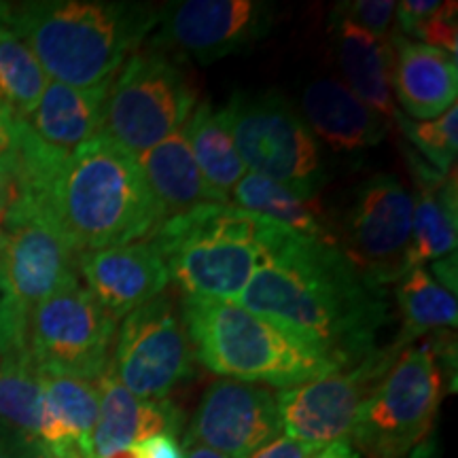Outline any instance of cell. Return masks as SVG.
Here are the masks:
<instances>
[{
  "label": "cell",
  "mask_w": 458,
  "mask_h": 458,
  "mask_svg": "<svg viewBox=\"0 0 458 458\" xmlns=\"http://www.w3.org/2000/svg\"><path fill=\"white\" fill-rule=\"evenodd\" d=\"M9 7H11V4H7V3H0V28L7 26V20H9Z\"/></svg>",
  "instance_id": "f6af8a7d"
},
{
  "label": "cell",
  "mask_w": 458,
  "mask_h": 458,
  "mask_svg": "<svg viewBox=\"0 0 458 458\" xmlns=\"http://www.w3.org/2000/svg\"><path fill=\"white\" fill-rule=\"evenodd\" d=\"M405 159L418 193L411 215V266L422 267L428 261L433 263L456 253V172L442 174L410 148L405 151Z\"/></svg>",
  "instance_id": "44dd1931"
},
{
  "label": "cell",
  "mask_w": 458,
  "mask_h": 458,
  "mask_svg": "<svg viewBox=\"0 0 458 458\" xmlns=\"http://www.w3.org/2000/svg\"><path fill=\"white\" fill-rule=\"evenodd\" d=\"M47 83L30 47L7 26L0 28V106L15 119H28Z\"/></svg>",
  "instance_id": "f1b7e54d"
},
{
  "label": "cell",
  "mask_w": 458,
  "mask_h": 458,
  "mask_svg": "<svg viewBox=\"0 0 458 458\" xmlns=\"http://www.w3.org/2000/svg\"><path fill=\"white\" fill-rule=\"evenodd\" d=\"M310 458H359L357 452H354L352 444L348 439H342V442H334L329 445H323L317 454Z\"/></svg>",
  "instance_id": "60d3db41"
},
{
  "label": "cell",
  "mask_w": 458,
  "mask_h": 458,
  "mask_svg": "<svg viewBox=\"0 0 458 458\" xmlns=\"http://www.w3.org/2000/svg\"><path fill=\"white\" fill-rule=\"evenodd\" d=\"M3 232L0 272L21 310L30 314L47 297L79 283V253L45 216L13 215Z\"/></svg>",
  "instance_id": "9a60e30c"
},
{
  "label": "cell",
  "mask_w": 458,
  "mask_h": 458,
  "mask_svg": "<svg viewBox=\"0 0 458 458\" xmlns=\"http://www.w3.org/2000/svg\"><path fill=\"white\" fill-rule=\"evenodd\" d=\"M181 306L193 357L213 374L284 391L337 369L236 301L185 295Z\"/></svg>",
  "instance_id": "5b68a950"
},
{
  "label": "cell",
  "mask_w": 458,
  "mask_h": 458,
  "mask_svg": "<svg viewBox=\"0 0 458 458\" xmlns=\"http://www.w3.org/2000/svg\"><path fill=\"white\" fill-rule=\"evenodd\" d=\"M136 458H185V450L174 433H159L131 445Z\"/></svg>",
  "instance_id": "e575fe53"
},
{
  "label": "cell",
  "mask_w": 458,
  "mask_h": 458,
  "mask_svg": "<svg viewBox=\"0 0 458 458\" xmlns=\"http://www.w3.org/2000/svg\"><path fill=\"white\" fill-rule=\"evenodd\" d=\"M401 312V331L393 348L403 351L418 337L454 331L458 323L456 295L445 291L425 267H411L394 291Z\"/></svg>",
  "instance_id": "4316f807"
},
{
  "label": "cell",
  "mask_w": 458,
  "mask_h": 458,
  "mask_svg": "<svg viewBox=\"0 0 458 458\" xmlns=\"http://www.w3.org/2000/svg\"><path fill=\"white\" fill-rule=\"evenodd\" d=\"M24 458H54V456H51L49 452H45L38 444H34Z\"/></svg>",
  "instance_id": "ee69618b"
},
{
  "label": "cell",
  "mask_w": 458,
  "mask_h": 458,
  "mask_svg": "<svg viewBox=\"0 0 458 458\" xmlns=\"http://www.w3.org/2000/svg\"><path fill=\"white\" fill-rule=\"evenodd\" d=\"M320 448H323V445H314L291 437H278L267 445H263L261 450H257L255 454H250L249 458H310L317 454Z\"/></svg>",
  "instance_id": "d590c367"
},
{
  "label": "cell",
  "mask_w": 458,
  "mask_h": 458,
  "mask_svg": "<svg viewBox=\"0 0 458 458\" xmlns=\"http://www.w3.org/2000/svg\"><path fill=\"white\" fill-rule=\"evenodd\" d=\"M433 274L431 276L444 286L445 291H450L452 295H456V253H452L444 259L433 261Z\"/></svg>",
  "instance_id": "74e56055"
},
{
  "label": "cell",
  "mask_w": 458,
  "mask_h": 458,
  "mask_svg": "<svg viewBox=\"0 0 458 458\" xmlns=\"http://www.w3.org/2000/svg\"><path fill=\"white\" fill-rule=\"evenodd\" d=\"M414 198L391 174H376L357 187L342 225L337 249L365 283L382 289L411 267Z\"/></svg>",
  "instance_id": "30bf717a"
},
{
  "label": "cell",
  "mask_w": 458,
  "mask_h": 458,
  "mask_svg": "<svg viewBox=\"0 0 458 458\" xmlns=\"http://www.w3.org/2000/svg\"><path fill=\"white\" fill-rule=\"evenodd\" d=\"M157 9L114 0H38L11 4L7 28L30 47L47 77L89 89L111 83L147 41Z\"/></svg>",
  "instance_id": "3957f363"
},
{
  "label": "cell",
  "mask_w": 458,
  "mask_h": 458,
  "mask_svg": "<svg viewBox=\"0 0 458 458\" xmlns=\"http://www.w3.org/2000/svg\"><path fill=\"white\" fill-rule=\"evenodd\" d=\"M79 276L114 320L156 300L170 283L164 257L151 240L85 250L79 255Z\"/></svg>",
  "instance_id": "2e32d148"
},
{
  "label": "cell",
  "mask_w": 458,
  "mask_h": 458,
  "mask_svg": "<svg viewBox=\"0 0 458 458\" xmlns=\"http://www.w3.org/2000/svg\"><path fill=\"white\" fill-rule=\"evenodd\" d=\"M98 386L89 380L43 374L38 445L54 458H94Z\"/></svg>",
  "instance_id": "d6986e66"
},
{
  "label": "cell",
  "mask_w": 458,
  "mask_h": 458,
  "mask_svg": "<svg viewBox=\"0 0 458 458\" xmlns=\"http://www.w3.org/2000/svg\"><path fill=\"white\" fill-rule=\"evenodd\" d=\"M283 225L233 204H199L159 223L151 242L189 297L236 301Z\"/></svg>",
  "instance_id": "277c9868"
},
{
  "label": "cell",
  "mask_w": 458,
  "mask_h": 458,
  "mask_svg": "<svg viewBox=\"0 0 458 458\" xmlns=\"http://www.w3.org/2000/svg\"><path fill=\"white\" fill-rule=\"evenodd\" d=\"M34 444L0 427V458H24Z\"/></svg>",
  "instance_id": "f35d334b"
},
{
  "label": "cell",
  "mask_w": 458,
  "mask_h": 458,
  "mask_svg": "<svg viewBox=\"0 0 458 458\" xmlns=\"http://www.w3.org/2000/svg\"><path fill=\"white\" fill-rule=\"evenodd\" d=\"M198 105V94L179 60L162 51H134L108 89L102 131L139 157L181 131Z\"/></svg>",
  "instance_id": "8992f818"
},
{
  "label": "cell",
  "mask_w": 458,
  "mask_h": 458,
  "mask_svg": "<svg viewBox=\"0 0 458 458\" xmlns=\"http://www.w3.org/2000/svg\"><path fill=\"white\" fill-rule=\"evenodd\" d=\"M108 89L111 83L81 89L49 81L37 108L24 122L49 147L72 153L102 131Z\"/></svg>",
  "instance_id": "603a6c76"
},
{
  "label": "cell",
  "mask_w": 458,
  "mask_h": 458,
  "mask_svg": "<svg viewBox=\"0 0 458 458\" xmlns=\"http://www.w3.org/2000/svg\"><path fill=\"white\" fill-rule=\"evenodd\" d=\"M225 111L246 172L317 196L325 181L318 142L283 94H236Z\"/></svg>",
  "instance_id": "ba28073f"
},
{
  "label": "cell",
  "mask_w": 458,
  "mask_h": 458,
  "mask_svg": "<svg viewBox=\"0 0 458 458\" xmlns=\"http://www.w3.org/2000/svg\"><path fill=\"white\" fill-rule=\"evenodd\" d=\"M401 351L374 348L363 359L329 374L276 393L286 437L329 445L351 437L363 403L385 377Z\"/></svg>",
  "instance_id": "7c38bea8"
},
{
  "label": "cell",
  "mask_w": 458,
  "mask_h": 458,
  "mask_svg": "<svg viewBox=\"0 0 458 458\" xmlns=\"http://www.w3.org/2000/svg\"><path fill=\"white\" fill-rule=\"evenodd\" d=\"M394 9L397 3L393 0H348V3H337L334 15L344 17L351 24L363 28L377 41L386 43L388 34L393 32Z\"/></svg>",
  "instance_id": "4dcf8cb0"
},
{
  "label": "cell",
  "mask_w": 458,
  "mask_h": 458,
  "mask_svg": "<svg viewBox=\"0 0 458 458\" xmlns=\"http://www.w3.org/2000/svg\"><path fill=\"white\" fill-rule=\"evenodd\" d=\"M32 213L45 216L79 255L148 240L164 221L139 159L105 134L74 148Z\"/></svg>",
  "instance_id": "7a4b0ae2"
},
{
  "label": "cell",
  "mask_w": 458,
  "mask_h": 458,
  "mask_svg": "<svg viewBox=\"0 0 458 458\" xmlns=\"http://www.w3.org/2000/svg\"><path fill=\"white\" fill-rule=\"evenodd\" d=\"M236 303L335 368L374 351L388 314L382 289L365 283L337 246L286 227Z\"/></svg>",
  "instance_id": "6da1fadb"
},
{
  "label": "cell",
  "mask_w": 458,
  "mask_h": 458,
  "mask_svg": "<svg viewBox=\"0 0 458 458\" xmlns=\"http://www.w3.org/2000/svg\"><path fill=\"white\" fill-rule=\"evenodd\" d=\"M3 249H4V232L0 229V253H3Z\"/></svg>",
  "instance_id": "7dc6e473"
},
{
  "label": "cell",
  "mask_w": 458,
  "mask_h": 458,
  "mask_svg": "<svg viewBox=\"0 0 458 458\" xmlns=\"http://www.w3.org/2000/svg\"><path fill=\"white\" fill-rule=\"evenodd\" d=\"M442 3L439 0H401L394 9V20H397V32L403 37H411L420 24H425L428 17L437 13Z\"/></svg>",
  "instance_id": "836d02e7"
},
{
  "label": "cell",
  "mask_w": 458,
  "mask_h": 458,
  "mask_svg": "<svg viewBox=\"0 0 458 458\" xmlns=\"http://www.w3.org/2000/svg\"><path fill=\"white\" fill-rule=\"evenodd\" d=\"M105 458H136V456H134V450L125 448V450L113 452V454H108V456H105Z\"/></svg>",
  "instance_id": "bcb514c9"
},
{
  "label": "cell",
  "mask_w": 458,
  "mask_h": 458,
  "mask_svg": "<svg viewBox=\"0 0 458 458\" xmlns=\"http://www.w3.org/2000/svg\"><path fill=\"white\" fill-rule=\"evenodd\" d=\"M394 123L403 131L410 145H414L420 156H425L427 164L433 165L442 174H450L456 168L458 151V108L456 105L445 111L442 117L431 122H414L405 114H397Z\"/></svg>",
  "instance_id": "f546056e"
},
{
  "label": "cell",
  "mask_w": 458,
  "mask_h": 458,
  "mask_svg": "<svg viewBox=\"0 0 458 458\" xmlns=\"http://www.w3.org/2000/svg\"><path fill=\"white\" fill-rule=\"evenodd\" d=\"M117 320L81 283L34 306L26 344L37 368L47 376L98 380L111 365Z\"/></svg>",
  "instance_id": "9c48e42d"
},
{
  "label": "cell",
  "mask_w": 458,
  "mask_h": 458,
  "mask_svg": "<svg viewBox=\"0 0 458 458\" xmlns=\"http://www.w3.org/2000/svg\"><path fill=\"white\" fill-rule=\"evenodd\" d=\"M301 119L310 134L340 153L380 145L391 123L334 77L314 79L301 94Z\"/></svg>",
  "instance_id": "ac0fdd59"
},
{
  "label": "cell",
  "mask_w": 458,
  "mask_h": 458,
  "mask_svg": "<svg viewBox=\"0 0 458 458\" xmlns=\"http://www.w3.org/2000/svg\"><path fill=\"white\" fill-rule=\"evenodd\" d=\"M182 134L208 185L229 198L246 168L236 151L225 106L216 108L210 102H202L189 114Z\"/></svg>",
  "instance_id": "484cf974"
},
{
  "label": "cell",
  "mask_w": 458,
  "mask_h": 458,
  "mask_svg": "<svg viewBox=\"0 0 458 458\" xmlns=\"http://www.w3.org/2000/svg\"><path fill=\"white\" fill-rule=\"evenodd\" d=\"M43 405V371L37 368L28 346L0 359V427L38 444Z\"/></svg>",
  "instance_id": "83f0119b"
},
{
  "label": "cell",
  "mask_w": 458,
  "mask_h": 458,
  "mask_svg": "<svg viewBox=\"0 0 458 458\" xmlns=\"http://www.w3.org/2000/svg\"><path fill=\"white\" fill-rule=\"evenodd\" d=\"M182 450H185V458H227V456L219 454V452L206 448V445H198V444L182 445Z\"/></svg>",
  "instance_id": "7bdbcfd3"
},
{
  "label": "cell",
  "mask_w": 458,
  "mask_h": 458,
  "mask_svg": "<svg viewBox=\"0 0 458 458\" xmlns=\"http://www.w3.org/2000/svg\"><path fill=\"white\" fill-rule=\"evenodd\" d=\"M11 204H13V182H11L9 172L0 168V229H3V223L7 219Z\"/></svg>",
  "instance_id": "ab89813d"
},
{
  "label": "cell",
  "mask_w": 458,
  "mask_h": 458,
  "mask_svg": "<svg viewBox=\"0 0 458 458\" xmlns=\"http://www.w3.org/2000/svg\"><path fill=\"white\" fill-rule=\"evenodd\" d=\"M274 7L259 0H181L157 9L148 49L213 64L261 41Z\"/></svg>",
  "instance_id": "4fadbf2b"
},
{
  "label": "cell",
  "mask_w": 458,
  "mask_h": 458,
  "mask_svg": "<svg viewBox=\"0 0 458 458\" xmlns=\"http://www.w3.org/2000/svg\"><path fill=\"white\" fill-rule=\"evenodd\" d=\"M136 159L164 219L199 204L229 202L227 196L204 179L182 130L140 153Z\"/></svg>",
  "instance_id": "7402d4cb"
},
{
  "label": "cell",
  "mask_w": 458,
  "mask_h": 458,
  "mask_svg": "<svg viewBox=\"0 0 458 458\" xmlns=\"http://www.w3.org/2000/svg\"><path fill=\"white\" fill-rule=\"evenodd\" d=\"M280 431L278 397L272 388L225 377L206 388L185 433V445L198 444L227 458H249L278 439Z\"/></svg>",
  "instance_id": "5bb4252c"
},
{
  "label": "cell",
  "mask_w": 458,
  "mask_h": 458,
  "mask_svg": "<svg viewBox=\"0 0 458 458\" xmlns=\"http://www.w3.org/2000/svg\"><path fill=\"white\" fill-rule=\"evenodd\" d=\"M408 458H439V444L435 435H428L425 442H420L410 452Z\"/></svg>",
  "instance_id": "b9f144b4"
},
{
  "label": "cell",
  "mask_w": 458,
  "mask_h": 458,
  "mask_svg": "<svg viewBox=\"0 0 458 458\" xmlns=\"http://www.w3.org/2000/svg\"><path fill=\"white\" fill-rule=\"evenodd\" d=\"M232 198L238 208L266 216L303 238L337 246V236L329 227L318 196L295 191L283 182L246 172L233 187Z\"/></svg>",
  "instance_id": "d4e9b609"
},
{
  "label": "cell",
  "mask_w": 458,
  "mask_h": 458,
  "mask_svg": "<svg viewBox=\"0 0 458 458\" xmlns=\"http://www.w3.org/2000/svg\"><path fill=\"white\" fill-rule=\"evenodd\" d=\"M444 397V374L431 344H411L360 408L351 433L368 458H408L433 431Z\"/></svg>",
  "instance_id": "52a82bcc"
},
{
  "label": "cell",
  "mask_w": 458,
  "mask_h": 458,
  "mask_svg": "<svg viewBox=\"0 0 458 458\" xmlns=\"http://www.w3.org/2000/svg\"><path fill=\"white\" fill-rule=\"evenodd\" d=\"M193 348L170 295H157L123 317L108 371L131 394L162 401L193 377Z\"/></svg>",
  "instance_id": "8fae6325"
},
{
  "label": "cell",
  "mask_w": 458,
  "mask_h": 458,
  "mask_svg": "<svg viewBox=\"0 0 458 458\" xmlns=\"http://www.w3.org/2000/svg\"><path fill=\"white\" fill-rule=\"evenodd\" d=\"M334 51L337 66L346 79V88L365 105L394 123L399 108L394 106L391 77H388L386 43L377 41L363 28L334 15Z\"/></svg>",
  "instance_id": "cb8c5ba5"
},
{
  "label": "cell",
  "mask_w": 458,
  "mask_h": 458,
  "mask_svg": "<svg viewBox=\"0 0 458 458\" xmlns=\"http://www.w3.org/2000/svg\"><path fill=\"white\" fill-rule=\"evenodd\" d=\"M15 151V117L0 106V168L7 165Z\"/></svg>",
  "instance_id": "8d00e7d4"
},
{
  "label": "cell",
  "mask_w": 458,
  "mask_h": 458,
  "mask_svg": "<svg viewBox=\"0 0 458 458\" xmlns=\"http://www.w3.org/2000/svg\"><path fill=\"white\" fill-rule=\"evenodd\" d=\"M26 327L28 312L21 310L11 297L7 284L3 280V272H0V359L4 354L17 351V348L28 346Z\"/></svg>",
  "instance_id": "d6a6232c"
},
{
  "label": "cell",
  "mask_w": 458,
  "mask_h": 458,
  "mask_svg": "<svg viewBox=\"0 0 458 458\" xmlns=\"http://www.w3.org/2000/svg\"><path fill=\"white\" fill-rule=\"evenodd\" d=\"M98 422L94 428V458L131 448L159 433L179 435L181 410L170 399L147 401L131 394L111 371L98 377Z\"/></svg>",
  "instance_id": "ffe728a7"
},
{
  "label": "cell",
  "mask_w": 458,
  "mask_h": 458,
  "mask_svg": "<svg viewBox=\"0 0 458 458\" xmlns=\"http://www.w3.org/2000/svg\"><path fill=\"white\" fill-rule=\"evenodd\" d=\"M393 98L408 119L431 122L456 105V57L393 30L386 38Z\"/></svg>",
  "instance_id": "e0dca14e"
},
{
  "label": "cell",
  "mask_w": 458,
  "mask_h": 458,
  "mask_svg": "<svg viewBox=\"0 0 458 458\" xmlns=\"http://www.w3.org/2000/svg\"><path fill=\"white\" fill-rule=\"evenodd\" d=\"M458 4L442 3L437 13L428 17L425 24H420L411 34V41L425 43L428 47H437L445 54L456 57L458 51Z\"/></svg>",
  "instance_id": "1f68e13d"
}]
</instances>
